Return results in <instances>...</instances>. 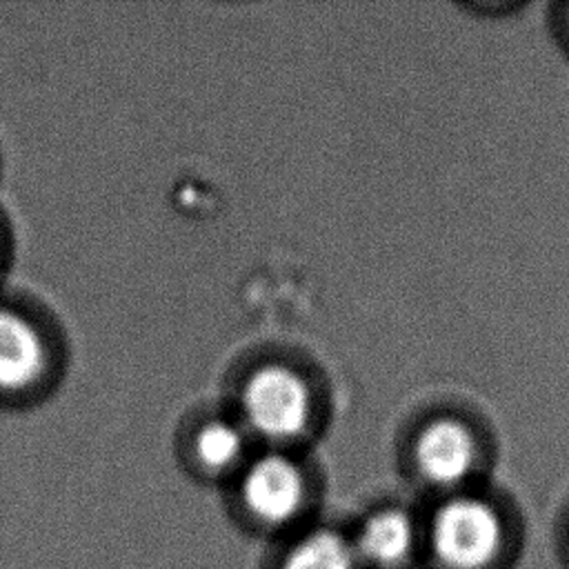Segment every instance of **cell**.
Here are the masks:
<instances>
[{
    "mask_svg": "<svg viewBox=\"0 0 569 569\" xmlns=\"http://www.w3.org/2000/svg\"><path fill=\"white\" fill-rule=\"evenodd\" d=\"M558 556H560V560L567 565V569H569V520H567V525H565V529L560 531V549H558Z\"/></svg>",
    "mask_w": 569,
    "mask_h": 569,
    "instance_id": "obj_9",
    "label": "cell"
},
{
    "mask_svg": "<svg viewBox=\"0 0 569 569\" xmlns=\"http://www.w3.org/2000/svg\"><path fill=\"white\" fill-rule=\"evenodd\" d=\"M480 453L471 431L456 420H436L425 427L413 447L418 478L440 496L471 489Z\"/></svg>",
    "mask_w": 569,
    "mask_h": 569,
    "instance_id": "obj_5",
    "label": "cell"
},
{
    "mask_svg": "<svg viewBox=\"0 0 569 569\" xmlns=\"http://www.w3.org/2000/svg\"><path fill=\"white\" fill-rule=\"evenodd\" d=\"M236 509L249 531L278 542L313 522L311 482L293 458L262 453L238 471Z\"/></svg>",
    "mask_w": 569,
    "mask_h": 569,
    "instance_id": "obj_2",
    "label": "cell"
},
{
    "mask_svg": "<svg viewBox=\"0 0 569 569\" xmlns=\"http://www.w3.org/2000/svg\"><path fill=\"white\" fill-rule=\"evenodd\" d=\"M242 409L256 433L273 442H289L307 429L309 391L287 367H262L244 385Z\"/></svg>",
    "mask_w": 569,
    "mask_h": 569,
    "instance_id": "obj_4",
    "label": "cell"
},
{
    "mask_svg": "<svg viewBox=\"0 0 569 569\" xmlns=\"http://www.w3.org/2000/svg\"><path fill=\"white\" fill-rule=\"evenodd\" d=\"M44 342L29 318L0 302V393L31 389L44 371Z\"/></svg>",
    "mask_w": 569,
    "mask_h": 569,
    "instance_id": "obj_7",
    "label": "cell"
},
{
    "mask_svg": "<svg viewBox=\"0 0 569 569\" xmlns=\"http://www.w3.org/2000/svg\"><path fill=\"white\" fill-rule=\"evenodd\" d=\"M422 522V569H516L525 553L516 513L473 487L436 498Z\"/></svg>",
    "mask_w": 569,
    "mask_h": 569,
    "instance_id": "obj_1",
    "label": "cell"
},
{
    "mask_svg": "<svg viewBox=\"0 0 569 569\" xmlns=\"http://www.w3.org/2000/svg\"><path fill=\"white\" fill-rule=\"evenodd\" d=\"M347 533L365 569H422V513L405 505H378L347 527Z\"/></svg>",
    "mask_w": 569,
    "mask_h": 569,
    "instance_id": "obj_3",
    "label": "cell"
},
{
    "mask_svg": "<svg viewBox=\"0 0 569 569\" xmlns=\"http://www.w3.org/2000/svg\"><path fill=\"white\" fill-rule=\"evenodd\" d=\"M260 569H365L358 560L347 527L311 522L273 542Z\"/></svg>",
    "mask_w": 569,
    "mask_h": 569,
    "instance_id": "obj_6",
    "label": "cell"
},
{
    "mask_svg": "<svg viewBox=\"0 0 569 569\" xmlns=\"http://www.w3.org/2000/svg\"><path fill=\"white\" fill-rule=\"evenodd\" d=\"M244 440L242 433L222 420H213L193 438V458L198 467L209 476H222L242 469Z\"/></svg>",
    "mask_w": 569,
    "mask_h": 569,
    "instance_id": "obj_8",
    "label": "cell"
}]
</instances>
